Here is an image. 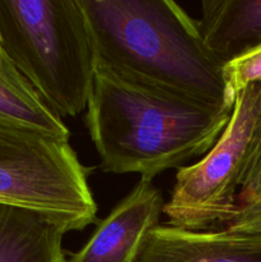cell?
Masks as SVG:
<instances>
[{"label":"cell","mask_w":261,"mask_h":262,"mask_svg":"<svg viewBox=\"0 0 261 262\" xmlns=\"http://www.w3.org/2000/svg\"><path fill=\"white\" fill-rule=\"evenodd\" d=\"M228 229L237 230V232H256L261 233V215L252 219L243 220V222L232 223L228 225Z\"/></svg>","instance_id":"obj_14"},{"label":"cell","mask_w":261,"mask_h":262,"mask_svg":"<svg viewBox=\"0 0 261 262\" xmlns=\"http://www.w3.org/2000/svg\"><path fill=\"white\" fill-rule=\"evenodd\" d=\"M233 107H216L153 89L95 67L84 115L105 173L153 181L204 156L227 127Z\"/></svg>","instance_id":"obj_2"},{"label":"cell","mask_w":261,"mask_h":262,"mask_svg":"<svg viewBox=\"0 0 261 262\" xmlns=\"http://www.w3.org/2000/svg\"><path fill=\"white\" fill-rule=\"evenodd\" d=\"M84 166L69 142L0 123V204L36 212L66 233L97 223Z\"/></svg>","instance_id":"obj_4"},{"label":"cell","mask_w":261,"mask_h":262,"mask_svg":"<svg viewBox=\"0 0 261 262\" xmlns=\"http://www.w3.org/2000/svg\"><path fill=\"white\" fill-rule=\"evenodd\" d=\"M135 262H261V233L191 232L160 224L148 233Z\"/></svg>","instance_id":"obj_7"},{"label":"cell","mask_w":261,"mask_h":262,"mask_svg":"<svg viewBox=\"0 0 261 262\" xmlns=\"http://www.w3.org/2000/svg\"><path fill=\"white\" fill-rule=\"evenodd\" d=\"M163 196L153 181L137 182L102 220L83 247L64 262H135L148 233L160 225Z\"/></svg>","instance_id":"obj_6"},{"label":"cell","mask_w":261,"mask_h":262,"mask_svg":"<svg viewBox=\"0 0 261 262\" xmlns=\"http://www.w3.org/2000/svg\"><path fill=\"white\" fill-rule=\"evenodd\" d=\"M64 234L36 212L0 204V262H64Z\"/></svg>","instance_id":"obj_9"},{"label":"cell","mask_w":261,"mask_h":262,"mask_svg":"<svg viewBox=\"0 0 261 262\" xmlns=\"http://www.w3.org/2000/svg\"><path fill=\"white\" fill-rule=\"evenodd\" d=\"M223 73L228 95L233 101L247 86L261 83V43L227 61Z\"/></svg>","instance_id":"obj_11"},{"label":"cell","mask_w":261,"mask_h":262,"mask_svg":"<svg viewBox=\"0 0 261 262\" xmlns=\"http://www.w3.org/2000/svg\"><path fill=\"white\" fill-rule=\"evenodd\" d=\"M200 31L223 63L261 43V0H204Z\"/></svg>","instance_id":"obj_8"},{"label":"cell","mask_w":261,"mask_h":262,"mask_svg":"<svg viewBox=\"0 0 261 262\" xmlns=\"http://www.w3.org/2000/svg\"><path fill=\"white\" fill-rule=\"evenodd\" d=\"M261 215V159L241 186L238 210L232 223L243 222ZM230 223V224H232ZM227 228V227H225Z\"/></svg>","instance_id":"obj_12"},{"label":"cell","mask_w":261,"mask_h":262,"mask_svg":"<svg viewBox=\"0 0 261 262\" xmlns=\"http://www.w3.org/2000/svg\"><path fill=\"white\" fill-rule=\"evenodd\" d=\"M0 123L69 142L71 130L8 55L0 33Z\"/></svg>","instance_id":"obj_10"},{"label":"cell","mask_w":261,"mask_h":262,"mask_svg":"<svg viewBox=\"0 0 261 262\" xmlns=\"http://www.w3.org/2000/svg\"><path fill=\"white\" fill-rule=\"evenodd\" d=\"M8 55L61 119L86 112L95 64L79 0H0Z\"/></svg>","instance_id":"obj_3"},{"label":"cell","mask_w":261,"mask_h":262,"mask_svg":"<svg viewBox=\"0 0 261 262\" xmlns=\"http://www.w3.org/2000/svg\"><path fill=\"white\" fill-rule=\"evenodd\" d=\"M95 67L216 107H233L224 63L173 0H79Z\"/></svg>","instance_id":"obj_1"},{"label":"cell","mask_w":261,"mask_h":262,"mask_svg":"<svg viewBox=\"0 0 261 262\" xmlns=\"http://www.w3.org/2000/svg\"><path fill=\"white\" fill-rule=\"evenodd\" d=\"M261 159V91H260V100H258V109H257V117H256L255 128H253L252 138H251L250 147H248L247 159H246L245 169H243L242 176V184L243 182L247 179L251 171L253 170L256 164ZM241 184V186H242Z\"/></svg>","instance_id":"obj_13"},{"label":"cell","mask_w":261,"mask_h":262,"mask_svg":"<svg viewBox=\"0 0 261 262\" xmlns=\"http://www.w3.org/2000/svg\"><path fill=\"white\" fill-rule=\"evenodd\" d=\"M261 83L235 97L227 127L197 163L177 170L170 199L164 205L166 225L191 230H217L234 220L243 169L257 117Z\"/></svg>","instance_id":"obj_5"}]
</instances>
